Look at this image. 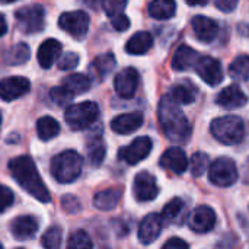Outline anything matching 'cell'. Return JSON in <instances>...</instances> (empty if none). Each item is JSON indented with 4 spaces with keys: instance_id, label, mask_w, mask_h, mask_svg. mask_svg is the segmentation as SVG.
I'll return each mask as SVG.
<instances>
[{
    "instance_id": "f546056e",
    "label": "cell",
    "mask_w": 249,
    "mask_h": 249,
    "mask_svg": "<svg viewBox=\"0 0 249 249\" xmlns=\"http://www.w3.org/2000/svg\"><path fill=\"white\" fill-rule=\"evenodd\" d=\"M197 93L198 90L194 88V86H185V85H177L172 88L171 90V98L179 104V105H188V104H193L197 98Z\"/></svg>"
},
{
    "instance_id": "7c38bea8",
    "label": "cell",
    "mask_w": 249,
    "mask_h": 249,
    "mask_svg": "<svg viewBox=\"0 0 249 249\" xmlns=\"http://www.w3.org/2000/svg\"><path fill=\"white\" fill-rule=\"evenodd\" d=\"M31 89V83L26 77L12 76L0 80V98L6 102L15 101L26 95Z\"/></svg>"
},
{
    "instance_id": "f1b7e54d",
    "label": "cell",
    "mask_w": 249,
    "mask_h": 249,
    "mask_svg": "<svg viewBox=\"0 0 249 249\" xmlns=\"http://www.w3.org/2000/svg\"><path fill=\"white\" fill-rule=\"evenodd\" d=\"M36 133H38V137L42 140V142H48L54 137L58 136L60 133V124L55 118L53 117H41L36 123Z\"/></svg>"
},
{
    "instance_id": "8d00e7d4",
    "label": "cell",
    "mask_w": 249,
    "mask_h": 249,
    "mask_svg": "<svg viewBox=\"0 0 249 249\" xmlns=\"http://www.w3.org/2000/svg\"><path fill=\"white\" fill-rule=\"evenodd\" d=\"M209 169V156L206 153L197 152L191 158V174L193 177L198 178Z\"/></svg>"
},
{
    "instance_id": "5bb4252c",
    "label": "cell",
    "mask_w": 249,
    "mask_h": 249,
    "mask_svg": "<svg viewBox=\"0 0 249 249\" xmlns=\"http://www.w3.org/2000/svg\"><path fill=\"white\" fill-rule=\"evenodd\" d=\"M162 226H163V220H162V216L158 214V213H150L147 214L140 226H139V241L143 244V245H150L152 242H155L160 232H162Z\"/></svg>"
},
{
    "instance_id": "f6af8a7d",
    "label": "cell",
    "mask_w": 249,
    "mask_h": 249,
    "mask_svg": "<svg viewBox=\"0 0 249 249\" xmlns=\"http://www.w3.org/2000/svg\"><path fill=\"white\" fill-rule=\"evenodd\" d=\"M6 31H7V23H6V19H4V16L0 13V36H3V35L6 34Z\"/></svg>"
},
{
    "instance_id": "836d02e7",
    "label": "cell",
    "mask_w": 249,
    "mask_h": 249,
    "mask_svg": "<svg viewBox=\"0 0 249 249\" xmlns=\"http://www.w3.org/2000/svg\"><path fill=\"white\" fill-rule=\"evenodd\" d=\"M63 229L60 226H51L41 238V245L47 249H57L61 245Z\"/></svg>"
},
{
    "instance_id": "ba28073f",
    "label": "cell",
    "mask_w": 249,
    "mask_h": 249,
    "mask_svg": "<svg viewBox=\"0 0 249 249\" xmlns=\"http://www.w3.org/2000/svg\"><path fill=\"white\" fill-rule=\"evenodd\" d=\"M60 28L74 38H83L89 29V16L82 10L64 12L58 19Z\"/></svg>"
},
{
    "instance_id": "d6a6232c",
    "label": "cell",
    "mask_w": 249,
    "mask_h": 249,
    "mask_svg": "<svg viewBox=\"0 0 249 249\" xmlns=\"http://www.w3.org/2000/svg\"><path fill=\"white\" fill-rule=\"evenodd\" d=\"M105 153H107V149H105V144H104L101 136L93 139V142L88 143V156H89V162L93 166H99L104 162Z\"/></svg>"
},
{
    "instance_id": "8fae6325",
    "label": "cell",
    "mask_w": 249,
    "mask_h": 249,
    "mask_svg": "<svg viewBox=\"0 0 249 249\" xmlns=\"http://www.w3.org/2000/svg\"><path fill=\"white\" fill-rule=\"evenodd\" d=\"M133 193L137 201L144 203V201L155 200L159 194V188H158L155 177L146 171L137 174L134 178V184H133Z\"/></svg>"
},
{
    "instance_id": "74e56055",
    "label": "cell",
    "mask_w": 249,
    "mask_h": 249,
    "mask_svg": "<svg viewBox=\"0 0 249 249\" xmlns=\"http://www.w3.org/2000/svg\"><path fill=\"white\" fill-rule=\"evenodd\" d=\"M127 6V0H102V7L105 13L111 18L124 13V9Z\"/></svg>"
},
{
    "instance_id": "603a6c76",
    "label": "cell",
    "mask_w": 249,
    "mask_h": 249,
    "mask_svg": "<svg viewBox=\"0 0 249 249\" xmlns=\"http://www.w3.org/2000/svg\"><path fill=\"white\" fill-rule=\"evenodd\" d=\"M152 47H153V36L146 31H140L128 39V42L125 44V51L133 55H142L146 54Z\"/></svg>"
},
{
    "instance_id": "8992f818",
    "label": "cell",
    "mask_w": 249,
    "mask_h": 249,
    "mask_svg": "<svg viewBox=\"0 0 249 249\" xmlns=\"http://www.w3.org/2000/svg\"><path fill=\"white\" fill-rule=\"evenodd\" d=\"M18 28L25 34L41 32L45 25V12L41 4H29L20 7L15 13Z\"/></svg>"
},
{
    "instance_id": "f35d334b",
    "label": "cell",
    "mask_w": 249,
    "mask_h": 249,
    "mask_svg": "<svg viewBox=\"0 0 249 249\" xmlns=\"http://www.w3.org/2000/svg\"><path fill=\"white\" fill-rule=\"evenodd\" d=\"M58 69L60 70H71L79 64V55L73 51L66 53L60 60H58Z\"/></svg>"
},
{
    "instance_id": "c3c4849f",
    "label": "cell",
    "mask_w": 249,
    "mask_h": 249,
    "mask_svg": "<svg viewBox=\"0 0 249 249\" xmlns=\"http://www.w3.org/2000/svg\"><path fill=\"white\" fill-rule=\"evenodd\" d=\"M0 127H1V114H0Z\"/></svg>"
},
{
    "instance_id": "7402d4cb",
    "label": "cell",
    "mask_w": 249,
    "mask_h": 249,
    "mask_svg": "<svg viewBox=\"0 0 249 249\" xmlns=\"http://www.w3.org/2000/svg\"><path fill=\"white\" fill-rule=\"evenodd\" d=\"M201 55L191 47L188 45H181L175 54H174V58H172V69L174 70H178V71H185V70H190L196 66V63L198 61Z\"/></svg>"
},
{
    "instance_id": "ac0fdd59",
    "label": "cell",
    "mask_w": 249,
    "mask_h": 249,
    "mask_svg": "<svg viewBox=\"0 0 249 249\" xmlns=\"http://www.w3.org/2000/svg\"><path fill=\"white\" fill-rule=\"evenodd\" d=\"M10 232L18 241H29L38 232V222L32 216H18L10 223Z\"/></svg>"
},
{
    "instance_id": "2e32d148",
    "label": "cell",
    "mask_w": 249,
    "mask_h": 249,
    "mask_svg": "<svg viewBox=\"0 0 249 249\" xmlns=\"http://www.w3.org/2000/svg\"><path fill=\"white\" fill-rule=\"evenodd\" d=\"M143 120H144V117H143V112H140V111L121 114V115H117L111 121V128H112V131H115L118 134H130L143 125Z\"/></svg>"
},
{
    "instance_id": "60d3db41",
    "label": "cell",
    "mask_w": 249,
    "mask_h": 249,
    "mask_svg": "<svg viewBox=\"0 0 249 249\" xmlns=\"http://www.w3.org/2000/svg\"><path fill=\"white\" fill-rule=\"evenodd\" d=\"M61 207L64 212L70 213V214H76L80 212L82 206H80V201L74 197V196H64L61 198Z\"/></svg>"
},
{
    "instance_id": "bcb514c9",
    "label": "cell",
    "mask_w": 249,
    "mask_h": 249,
    "mask_svg": "<svg viewBox=\"0 0 249 249\" xmlns=\"http://www.w3.org/2000/svg\"><path fill=\"white\" fill-rule=\"evenodd\" d=\"M190 6H204L209 0H185Z\"/></svg>"
},
{
    "instance_id": "9c48e42d",
    "label": "cell",
    "mask_w": 249,
    "mask_h": 249,
    "mask_svg": "<svg viewBox=\"0 0 249 249\" xmlns=\"http://www.w3.org/2000/svg\"><path fill=\"white\" fill-rule=\"evenodd\" d=\"M150 152H152V140L147 136H143V137H137L134 142H131V144L121 147L118 152V158L128 165H136L144 160Z\"/></svg>"
},
{
    "instance_id": "1f68e13d",
    "label": "cell",
    "mask_w": 249,
    "mask_h": 249,
    "mask_svg": "<svg viewBox=\"0 0 249 249\" xmlns=\"http://www.w3.org/2000/svg\"><path fill=\"white\" fill-rule=\"evenodd\" d=\"M114 67H115V57L111 53L101 54L92 61V69L95 70V73L99 77H104L108 73H111L114 70Z\"/></svg>"
},
{
    "instance_id": "4fadbf2b",
    "label": "cell",
    "mask_w": 249,
    "mask_h": 249,
    "mask_svg": "<svg viewBox=\"0 0 249 249\" xmlns=\"http://www.w3.org/2000/svg\"><path fill=\"white\" fill-rule=\"evenodd\" d=\"M137 86H139V73L133 67L121 70L114 79L115 92L125 99H130L136 95Z\"/></svg>"
},
{
    "instance_id": "9a60e30c",
    "label": "cell",
    "mask_w": 249,
    "mask_h": 249,
    "mask_svg": "<svg viewBox=\"0 0 249 249\" xmlns=\"http://www.w3.org/2000/svg\"><path fill=\"white\" fill-rule=\"evenodd\" d=\"M216 225V213L209 206H198L190 217V228L196 233H207Z\"/></svg>"
},
{
    "instance_id": "cb8c5ba5",
    "label": "cell",
    "mask_w": 249,
    "mask_h": 249,
    "mask_svg": "<svg viewBox=\"0 0 249 249\" xmlns=\"http://www.w3.org/2000/svg\"><path fill=\"white\" fill-rule=\"evenodd\" d=\"M121 196H123L121 188H108V190H104V191H99L95 194L93 204L96 209L108 212V210H112L118 206Z\"/></svg>"
},
{
    "instance_id": "484cf974",
    "label": "cell",
    "mask_w": 249,
    "mask_h": 249,
    "mask_svg": "<svg viewBox=\"0 0 249 249\" xmlns=\"http://www.w3.org/2000/svg\"><path fill=\"white\" fill-rule=\"evenodd\" d=\"M177 12L175 0H152L149 4V15L155 19H171Z\"/></svg>"
},
{
    "instance_id": "3957f363",
    "label": "cell",
    "mask_w": 249,
    "mask_h": 249,
    "mask_svg": "<svg viewBox=\"0 0 249 249\" xmlns=\"http://www.w3.org/2000/svg\"><path fill=\"white\" fill-rule=\"evenodd\" d=\"M83 159L76 150H66L51 159V175L60 184L74 182L82 174Z\"/></svg>"
},
{
    "instance_id": "7a4b0ae2",
    "label": "cell",
    "mask_w": 249,
    "mask_h": 249,
    "mask_svg": "<svg viewBox=\"0 0 249 249\" xmlns=\"http://www.w3.org/2000/svg\"><path fill=\"white\" fill-rule=\"evenodd\" d=\"M9 171L16 182L34 198L41 203H50L51 196L44 184L34 160L29 156H18L9 162Z\"/></svg>"
},
{
    "instance_id": "4316f807",
    "label": "cell",
    "mask_w": 249,
    "mask_h": 249,
    "mask_svg": "<svg viewBox=\"0 0 249 249\" xmlns=\"http://www.w3.org/2000/svg\"><path fill=\"white\" fill-rule=\"evenodd\" d=\"M31 57V50L26 44L19 42L16 45H13L12 48H9L4 54H3V60L6 64L9 66H19L23 64L29 60Z\"/></svg>"
},
{
    "instance_id": "6da1fadb",
    "label": "cell",
    "mask_w": 249,
    "mask_h": 249,
    "mask_svg": "<svg viewBox=\"0 0 249 249\" xmlns=\"http://www.w3.org/2000/svg\"><path fill=\"white\" fill-rule=\"evenodd\" d=\"M158 117L165 136L174 143H185L191 136V124L171 95L160 99Z\"/></svg>"
},
{
    "instance_id": "52a82bcc",
    "label": "cell",
    "mask_w": 249,
    "mask_h": 249,
    "mask_svg": "<svg viewBox=\"0 0 249 249\" xmlns=\"http://www.w3.org/2000/svg\"><path fill=\"white\" fill-rule=\"evenodd\" d=\"M209 179L217 187H231L238 179L236 163L231 158H219L209 166Z\"/></svg>"
},
{
    "instance_id": "ffe728a7",
    "label": "cell",
    "mask_w": 249,
    "mask_h": 249,
    "mask_svg": "<svg viewBox=\"0 0 249 249\" xmlns=\"http://www.w3.org/2000/svg\"><path fill=\"white\" fill-rule=\"evenodd\" d=\"M216 102H217V105H220L223 108L235 109V108L245 107L248 104V96L244 93V90L238 85H231L219 93Z\"/></svg>"
},
{
    "instance_id": "e0dca14e",
    "label": "cell",
    "mask_w": 249,
    "mask_h": 249,
    "mask_svg": "<svg viewBox=\"0 0 249 249\" xmlns=\"http://www.w3.org/2000/svg\"><path fill=\"white\" fill-rule=\"evenodd\" d=\"M160 166L168 169V171H172L174 174H184L185 169L188 168V159H187V155L184 152V149L178 147V146H174V147H169L160 158Z\"/></svg>"
},
{
    "instance_id": "d6986e66",
    "label": "cell",
    "mask_w": 249,
    "mask_h": 249,
    "mask_svg": "<svg viewBox=\"0 0 249 249\" xmlns=\"http://www.w3.org/2000/svg\"><path fill=\"white\" fill-rule=\"evenodd\" d=\"M191 26L193 31L196 34V36L201 41V42H212L217 32H219V25L216 20H213L209 16L204 15H197L193 18L191 20Z\"/></svg>"
},
{
    "instance_id": "5b68a950",
    "label": "cell",
    "mask_w": 249,
    "mask_h": 249,
    "mask_svg": "<svg viewBox=\"0 0 249 249\" xmlns=\"http://www.w3.org/2000/svg\"><path fill=\"white\" fill-rule=\"evenodd\" d=\"M99 117V108L96 102L85 101L80 104L69 105L64 112V120L71 130H85L90 127Z\"/></svg>"
},
{
    "instance_id": "ee69618b",
    "label": "cell",
    "mask_w": 249,
    "mask_h": 249,
    "mask_svg": "<svg viewBox=\"0 0 249 249\" xmlns=\"http://www.w3.org/2000/svg\"><path fill=\"white\" fill-rule=\"evenodd\" d=\"M188 248V244L179 238H172L169 239L168 242L163 244V249H187Z\"/></svg>"
},
{
    "instance_id": "30bf717a",
    "label": "cell",
    "mask_w": 249,
    "mask_h": 249,
    "mask_svg": "<svg viewBox=\"0 0 249 249\" xmlns=\"http://www.w3.org/2000/svg\"><path fill=\"white\" fill-rule=\"evenodd\" d=\"M197 74L210 86H216L223 80V69L219 60L213 57L201 55L194 66Z\"/></svg>"
},
{
    "instance_id": "7dc6e473",
    "label": "cell",
    "mask_w": 249,
    "mask_h": 249,
    "mask_svg": "<svg viewBox=\"0 0 249 249\" xmlns=\"http://www.w3.org/2000/svg\"><path fill=\"white\" fill-rule=\"evenodd\" d=\"M12 1H16V0H0V3H12Z\"/></svg>"
},
{
    "instance_id": "e575fe53",
    "label": "cell",
    "mask_w": 249,
    "mask_h": 249,
    "mask_svg": "<svg viewBox=\"0 0 249 249\" xmlns=\"http://www.w3.org/2000/svg\"><path fill=\"white\" fill-rule=\"evenodd\" d=\"M50 98H51V101H53L55 105H58V107H66V105H69V104L73 101L74 95H73L70 90H67V89L61 85V86H55V88H53V89L50 90Z\"/></svg>"
},
{
    "instance_id": "7bdbcfd3",
    "label": "cell",
    "mask_w": 249,
    "mask_h": 249,
    "mask_svg": "<svg viewBox=\"0 0 249 249\" xmlns=\"http://www.w3.org/2000/svg\"><path fill=\"white\" fill-rule=\"evenodd\" d=\"M238 1L239 0H214L216 3V7L222 12H233L238 6Z\"/></svg>"
},
{
    "instance_id": "ab89813d",
    "label": "cell",
    "mask_w": 249,
    "mask_h": 249,
    "mask_svg": "<svg viewBox=\"0 0 249 249\" xmlns=\"http://www.w3.org/2000/svg\"><path fill=\"white\" fill-rule=\"evenodd\" d=\"M15 200V196L12 190L6 185H0V213L6 212L9 207H12Z\"/></svg>"
},
{
    "instance_id": "44dd1931",
    "label": "cell",
    "mask_w": 249,
    "mask_h": 249,
    "mask_svg": "<svg viewBox=\"0 0 249 249\" xmlns=\"http://www.w3.org/2000/svg\"><path fill=\"white\" fill-rule=\"evenodd\" d=\"M61 50H63V47H61V44L57 39H54V38L45 39L39 45L38 54H36L39 66L42 69H50L58 60V57L61 54Z\"/></svg>"
},
{
    "instance_id": "b9f144b4",
    "label": "cell",
    "mask_w": 249,
    "mask_h": 249,
    "mask_svg": "<svg viewBox=\"0 0 249 249\" xmlns=\"http://www.w3.org/2000/svg\"><path fill=\"white\" fill-rule=\"evenodd\" d=\"M111 23H112V26H114L115 31L124 32V31H127L128 26H130V19H128L124 13H120V15L111 18Z\"/></svg>"
},
{
    "instance_id": "d590c367",
    "label": "cell",
    "mask_w": 249,
    "mask_h": 249,
    "mask_svg": "<svg viewBox=\"0 0 249 249\" xmlns=\"http://www.w3.org/2000/svg\"><path fill=\"white\" fill-rule=\"evenodd\" d=\"M67 247L74 249H85L92 248L93 242L90 241L89 235L85 231H76L70 235L69 241H67Z\"/></svg>"
},
{
    "instance_id": "277c9868",
    "label": "cell",
    "mask_w": 249,
    "mask_h": 249,
    "mask_svg": "<svg viewBox=\"0 0 249 249\" xmlns=\"http://www.w3.org/2000/svg\"><path fill=\"white\" fill-rule=\"evenodd\" d=\"M210 131L214 136V139L219 140L220 143L233 146V144H239L244 140L245 125L239 117L228 115V117L216 118L210 125Z\"/></svg>"
},
{
    "instance_id": "d4e9b609",
    "label": "cell",
    "mask_w": 249,
    "mask_h": 249,
    "mask_svg": "<svg viewBox=\"0 0 249 249\" xmlns=\"http://www.w3.org/2000/svg\"><path fill=\"white\" fill-rule=\"evenodd\" d=\"M162 220L163 223H174L179 225L185 219V203L181 198L171 200L162 210Z\"/></svg>"
},
{
    "instance_id": "83f0119b",
    "label": "cell",
    "mask_w": 249,
    "mask_h": 249,
    "mask_svg": "<svg viewBox=\"0 0 249 249\" xmlns=\"http://www.w3.org/2000/svg\"><path fill=\"white\" fill-rule=\"evenodd\" d=\"M63 86L70 90L73 95L85 93L90 89V79L82 73H73L63 79Z\"/></svg>"
},
{
    "instance_id": "681fc988",
    "label": "cell",
    "mask_w": 249,
    "mask_h": 249,
    "mask_svg": "<svg viewBox=\"0 0 249 249\" xmlns=\"http://www.w3.org/2000/svg\"><path fill=\"white\" fill-rule=\"evenodd\" d=\"M0 249H1V244H0Z\"/></svg>"
},
{
    "instance_id": "4dcf8cb0",
    "label": "cell",
    "mask_w": 249,
    "mask_h": 249,
    "mask_svg": "<svg viewBox=\"0 0 249 249\" xmlns=\"http://www.w3.org/2000/svg\"><path fill=\"white\" fill-rule=\"evenodd\" d=\"M229 74L235 80H248L249 79V55L236 57L229 66Z\"/></svg>"
}]
</instances>
